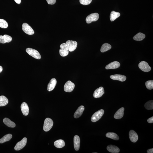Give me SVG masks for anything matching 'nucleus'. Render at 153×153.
I'll return each instance as SVG.
<instances>
[{
	"instance_id": "f257e3e1",
	"label": "nucleus",
	"mask_w": 153,
	"mask_h": 153,
	"mask_svg": "<svg viewBox=\"0 0 153 153\" xmlns=\"http://www.w3.org/2000/svg\"><path fill=\"white\" fill-rule=\"evenodd\" d=\"M53 125V122L51 118L45 119L43 125V129L45 132H48L51 129Z\"/></svg>"
},
{
	"instance_id": "f03ea898",
	"label": "nucleus",
	"mask_w": 153,
	"mask_h": 153,
	"mask_svg": "<svg viewBox=\"0 0 153 153\" xmlns=\"http://www.w3.org/2000/svg\"><path fill=\"white\" fill-rule=\"evenodd\" d=\"M26 51L29 55L36 59H40L41 58V55L37 50L31 48H27Z\"/></svg>"
},
{
	"instance_id": "7ed1b4c3",
	"label": "nucleus",
	"mask_w": 153,
	"mask_h": 153,
	"mask_svg": "<svg viewBox=\"0 0 153 153\" xmlns=\"http://www.w3.org/2000/svg\"><path fill=\"white\" fill-rule=\"evenodd\" d=\"M103 109L100 110L96 112L92 115L91 118V120L93 122H95L101 118L104 113Z\"/></svg>"
},
{
	"instance_id": "20e7f679",
	"label": "nucleus",
	"mask_w": 153,
	"mask_h": 153,
	"mask_svg": "<svg viewBox=\"0 0 153 153\" xmlns=\"http://www.w3.org/2000/svg\"><path fill=\"white\" fill-rule=\"evenodd\" d=\"M99 18V15L97 13L91 14L86 17V23L90 24L93 22L97 21Z\"/></svg>"
},
{
	"instance_id": "39448f33",
	"label": "nucleus",
	"mask_w": 153,
	"mask_h": 153,
	"mask_svg": "<svg viewBox=\"0 0 153 153\" xmlns=\"http://www.w3.org/2000/svg\"><path fill=\"white\" fill-rule=\"evenodd\" d=\"M138 67L142 71L145 72H148L151 70V68L148 64L146 62L142 61L139 63Z\"/></svg>"
},
{
	"instance_id": "423d86ee",
	"label": "nucleus",
	"mask_w": 153,
	"mask_h": 153,
	"mask_svg": "<svg viewBox=\"0 0 153 153\" xmlns=\"http://www.w3.org/2000/svg\"><path fill=\"white\" fill-rule=\"evenodd\" d=\"M22 29L25 33L29 35H32L35 33L33 29L29 24L26 23L22 24Z\"/></svg>"
},
{
	"instance_id": "0eeeda50",
	"label": "nucleus",
	"mask_w": 153,
	"mask_h": 153,
	"mask_svg": "<svg viewBox=\"0 0 153 153\" xmlns=\"http://www.w3.org/2000/svg\"><path fill=\"white\" fill-rule=\"evenodd\" d=\"M67 45L68 49L70 52L73 51L76 49L77 43L76 41L68 40L66 43Z\"/></svg>"
},
{
	"instance_id": "6e6552de",
	"label": "nucleus",
	"mask_w": 153,
	"mask_h": 153,
	"mask_svg": "<svg viewBox=\"0 0 153 153\" xmlns=\"http://www.w3.org/2000/svg\"><path fill=\"white\" fill-rule=\"evenodd\" d=\"M60 47L61 49L59 50V53L60 55L63 57L67 56L69 54V51L66 43L62 44L60 46Z\"/></svg>"
},
{
	"instance_id": "1a4fd4ad",
	"label": "nucleus",
	"mask_w": 153,
	"mask_h": 153,
	"mask_svg": "<svg viewBox=\"0 0 153 153\" xmlns=\"http://www.w3.org/2000/svg\"><path fill=\"white\" fill-rule=\"evenodd\" d=\"M75 86V85L74 83L70 81H68L65 84L64 86V89L66 92L70 93L74 90Z\"/></svg>"
},
{
	"instance_id": "9d476101",
	"label": "nucleus",
	"mask_w": 153,
	"mask_h": 153,
	"mask_svg": "<svg viewBox=\"0 0 153 153\" xmlns=\"http://www.w3.org/2000/svg\"><path fill=\"white\" fill-rule=\"evenodd\" d=\"M27 142V138H24L21 141L17 143L14 147V149L16 150H19L22 149L26 146Z\"/></svg>"
},
{
	"instance_id": "9b49d317",
	"label": "nucleus",
	"mask_w": 153,
	"mask_h": 153,
	"mask_svg": "<svg viewBox=\"0 0 153 153\" xmlns=\"http://www.w3.org/2000/svg\"><path fill=\"white\" fill-rule=\"evenodd\" d=\"M105 93L104 88L103 87H100L96 89L93 94V96L95 98L101 97Z\"/></svg>"
},
{
	"instance_id": "f8f14e48",
	"label": "nucleus",
	"mask_w": 153,
	"mask_h": 153,
	"mask_svg": "<svg viewBox=\"0 0 153 153\" xmlns=\"http://www.w3.org/2000/svg\"><path fill=\"white\" fill-rule=\"evenodd\" d=\"M129 137L130 140L132 142L135 143L138 140V134L133 130H131L129 132Z\"/></svg>"
},
{
	"instance_id": "ddd939ff",
	"label": "nucleus",
	"mask_w": 153,
	"mask_h": 153,
	"mask_svg": "<svg viewBox=\"0 0 153 153\" xmlns=\"http://www.w3.org/2000/svg\"><path fill=\"white\" fill-rule=\"evenodd\" d=\"M110 78L115 80H118L121 82L125 81L127 79L126 77L121 75L116 74L111 75L110 76Z\"/></svg>"
},
{
	"instance_id": "4468645a",
	"label": "nucleus",
	"mask_w": 153,
	"mask_h": 153,
	"mask_svg": "<svg viewBox=\"0 0 153 153\" xmlns=\"http://www.w3.org/2000/svg\"><path fill=\"white\" fill-rule=\"evenodd\" d=\"M120 64L117 61H114L109 63L107 65L106 67V69L107 70L114 69H117L119 67Z\"/></svg>"
},
{
	"instance_id": "2eb2a0df",
	"label": "nucleus",
	"mask_w": 153,
	"mask_h": 153,
	"mask_svg": "<svg viewBox=\"0 0 153 153\" xmlns=\"http://www.w3.org/2000/svg\"><path fill=\"white\" fill-rule=\"evenodd\" d=\"M57 81L55 78H52L48 84L47 90L48 91H51L53 90L56 85Z\"/></svg>"
},
{
	"instance_id": "dca6fc26",
	"label": "nucleus",
	"mask_w": 153,
	"mask_h": 153,
	"mask_svg": "<svg viewBox=\"0 0 153 153\" xmlns=\"http://www.w3.org/2000/svg\"><path fill=\"white\" fill-rule=\"evenodd\" d=\"M21 109L23 115L27 116L29 112V108L28 104L26 103H22L21 105Z\"/></svg>"
},
{
	"instance_id": "f3484780",
	"label": "nucleus",
	"mask_w": 153,
	"mask_h": 153,
	"mask_svg": "<svg viewBox=\"0 0 153 153\" xmlns=\"http://www.w3.org/2000/svg\"><path fill=\"white\" fill-rule=\"evenodd\" d=\"M80 140L79 136L76 135L74 137V149L76 151H78L80 147Z\"/></svg>"
},
{
	"instance_id": "a211bd4d",
	"label": "nucleus",
	"mask_w": 153,
	"mask_h": 153,
	"mask_svg": "<svg viewBox=\"0 0 153 153\" xmlns=\"http://www.w3.org/2000/svg\"><path fill=\"white\" fill-rule=\"evenodd\" d=\"M84 110V107L83 106L79 107L75 112L74 117L75 118H78L82 115Z\"/></svg>"
},
{
	"instance_id": "6ab92c4d",
	"label": "nucleus",
	"mask_w": 153,
	"mask_h": 153,
	"mask_svg": "<svg viewBox=\"0 0 153 153\" xmlns=\"http://www.w3.org/2000/svg\"><path fill=\"white\" fill-rule=\"evenodd\" d=\"M125 109L124 108H122L116 112L114 116V118L116 119H120L122 118L124 115Z\"/></svg>"
},
{
	"instance_id": "aec40b11",
	"label": "nucleus",
	"mask_w": 153,
	"mask_h": 153,
	"mask_svg": "<svg viewBox=\"0 0 153 153\" xmlns=\"http://www.w3.org/2000/svg\"><path fill=\"white\" fill-rule=\"evenodd\" d=\"M107 149L110 152L113 153L119 152L120 149L116 146L113 145H109L107 146Z\"/></svg>"
},
{
	"instance_id": "412c9836",
	"label": "nucleus",
	"mask_w": 153,
	"mask_h": 153,
	"mask_svg": "<svg viewBox=\"0 0 153 153\" xmlns=\"http://www.w3.org/2000/svg\"><path fill=\"white\" fill-rule=\"evenodd\" d=\"M3 121L5 124L9 127L13 128L16 126L15 123L8 118H4Z\"/></svg>"
},
{
	"instance_id": "4be33fe9",
	"label": "nucleus",
	"mask_w": 153,
	"mask_h": 153,
	"mask_svg": "<svg viewBox=\"0 0 153 153\" xmlns=\"http://www.w3.org/2000/svg\"><path fill=\"white\" fill-rule=\"evenodd\" d=\"M55 146L58 148H62L65 146V143L62 140H59L55 141L54 143Z\"/></svg>"
},
{
	"instance_id": "5701e85b",
	"label": "nucleus",
	"mask_w": 153,
	"mask_h": 153,
	"mask_svg": "<svg viewBox=\"0 0 153 153\" xmlns=\"http://www.w3.org/2000/svg\"><path fill=\"white\" fill-rule=\"evenodd\" d=\"M8 103L7 98L4 96H0V107L5 106Z\"/></svg>"
},
{
	"instance_id": "b1692460",
	"label": "nucleus",
	"mask_w": 153,
	"mask_h": 153,
	"mask_svg": "<svg viewBox=\"0 0 153 153\" xmlns=\"http://www.w3.org/2000/svg\"><path fill=\"white\" fill-rule=\"evenodd\" d=\"M120 14L119 13L116 12L115 11H111L110 16V20L111 21H113L117 18L119 17Z\"/></svg>"
},
{
	"instance_id": "393cba45",
	"label": "nucleus",
	"mask_w": 153,
	"mask_h": 153,
	"mask_svg": "<svg viewBox=\"0 0 153 153\" xmlns=\"http://www.w3.org/2000/svg\"><path fill=\"white\" fill-rule=\"evenodd\" d=\"M12 137V135L11 134L6 135L0 139V143H3L10 140Z\"/></svg>"
},
{
	"instance_id": "a878e982",
	"label": "nucleus",
	"mask_w": 153,
	"mask_h": 153,
	"mask_svg": "<svg viewBox=\"0 0 153 153\" xmlns=\"http://www.w3.org/2000/svg\"><path fill=\"white\" fill-rule=\"evenodd\" d=\"M107 138L113 139V140H117L119 139V137L117 135L113 132H108L106 134Z\"/></svg>"
},
{
	"instance_id": "bb28decb",
	"label": "nucleus",
	"mask_w": 153,
	"mask_h": 153,
	"mask_svg": "<svg viewBox=\"0 0 153 153\" xmlns=\"http://www.w3.org/2000/svg\"><path fill=\"white\" fill-rule=\"evenodd\" d=\"M145 37L144 34L139 33L135 36L133 38V39L136 41H141L143 40Z\"/></svg>"
},
{
	"instance_id": "cd10ccee",
	"label": "nucleus",
	"mask_w": 153,
	"mask_h": 153,
	"mask_svg": "<svg viewBox=\"0 0 153 153\" xmlns=\"http://www.w3.org/2000/svg\"><path fill=\"white\" fill-rule=\"evenodd\" d=\"M111 48V45L108 43H105L102 45L100 51L102 52H104L110 49Z\"/></svg>"
},
{
	"instance_id": "c85d7f7f",
	"label": "nucleus",
	"mask_w": 153,
	"mask_h": 153,
	"mask_svg": "<svg viewBox=\"0 0 153 153\" xmlns=\"http://www.w3.org/2000/svg\"><path fill=\"white\" fill-rule=\"evenodd\" d=\"M145 108L147 110H152L153 109V101L150 100L147 102L145 105Z\"/></svg>"
},
{
	"instance_id": "c756f323",
	"label": "nucleus",
	"mask_w": 153,
	"mask_h": 153,
	"mask_svg": "<svg viewBox=\"0 0 153 153\" xmlns=\"http://www.w3.org/2000/svg\"><path fill=\"white\" fill-rule=\"evenodd\" d=\"M8 24L5 20L0 19V27L2 28H6L8 27Z\"/></svg>"
},
{
	"instance_id": "7c9ffc66",
	"label": "nucleus",
	"mask_w": 153,
	"mask_h": 153,
	"mask_svg": "<svg viewBox=\"0 0 153 153\" xmlns=\"http://www.w3.org/2000/svg\"><path fill=\"white\" fill-rule=\"evenodd\" d=\"M145 85L148 89L151 90L153 88V81H147L145 83Z\"/></svg>"
},
{
	"instance_id": "2f4dec72",
	"label": "nucleus",
	"mask_w": 153,
	"mask_h": 153,
	"mask_svg": "<svg viewBox=\"0 0 153 153\" xmlns=\"http://www.w3.org/2000/svg\"><path fill=\"white\" fill-rule=\"evenodd\" d=\"M4 39L6 43H9L12 40V38L11 36L7 35H4L3 36Z\"/></svg>"
},
{
	"instance_id": "473e14b6",
	"label": "nucleus",
	"mask_w": 153,
	"mask_h": 153,
	"mask_svg": "<svg viewBox=\"0 0 153 153\" xmlns=\"http://www.w3.org/2000/svg\"><path fill=\"white\" fill-rule=\"evenodd\" d=\"M92 0H79L80 3L83 5H87L90 4Z\"/></svg>"
},
{
	"instance_id": "72a5a7b5",
	"label": "nucleus",
	"mask_w": 153,
	"mask_h": 153,
	"mask_svg": "<svg viewBox=\"0 0 153 153\" xmlns=\"http://www.w3.org/2000/svg\"><path fill=\"white\" fill-rule=\"evenodd\" d=\"M49 4L53 5L55 3L56 0H46Z\"/></svg>"
},
{
	"instance_id": "f704fd0d",
	"label": "nucleus",
	"mask_w": 153,
	"mask_h": 153,
	"mask_svg": "<svg viewBox=\"0 0 153 153\" xmlns=\"http://www.w3.org/2000/svg\"><path fill=\"white\" fill-rule=\"evenodd\" d=\"M6 43L5 41L3 36L0 35V43Z\"/></svg>"
},
{
	"instance_id": "c9c22d12",
	"label": "nucleus",
	"mask_w": 153,
	"mask_h": 153,
	"mask_svg": "<svg viewBox=\"0 0 153 153\" xmlns=\"http://www.w3.org/2000/svg\"><path fill=\"white\" fill-rule=\"evenodd\" d=\"M147 121L148 123H153V116L150 117L147 120Z\"/></svg>"
},
{
	"instance_id": "e433bc0d",
	"label": "nucleus",
	"mask_w": 153,
	"mask_h": 153,
	"mask_svg": "<svg viewBox=\"0 0 153 153\" xmlns=\"http://www.w3.org/2000/svg\"><path fill=\"white\" fill-rule=\"evenodd\" d=\"M147 153H153V149H148L147 150Z\"/></svg>"
},
{
	"instance_id": "4c0bfd02",
	"label": "nucleus",
	"mask_w": 153,
	"mask_h": 153,
	"mask_svg": "<svg viewBox=\"0 0 153 153\" xmlns=\"http://www.w3.org/2000/svg\"><path fill=\"white\" fill-rule=\"evenodd\" d=\"M16 3L18 4H20L21 3V0H14Z\"/></svg>"
},
{
	"instance_id": "58836bf2",
	"label": "nucleus",
	"mask_w": 153,
	"mask_h": 153,
	"mask_svg": "<svg viewBox=\"0 0 153 153\" xmlns=\"http://www.w3.org/2000/svg\"><path fill=\"white\" fill-rule=\"evenodd\" d=\"M3 70V68L1 66H0V73H1Z\"/></svg>"
}]
</instances>
